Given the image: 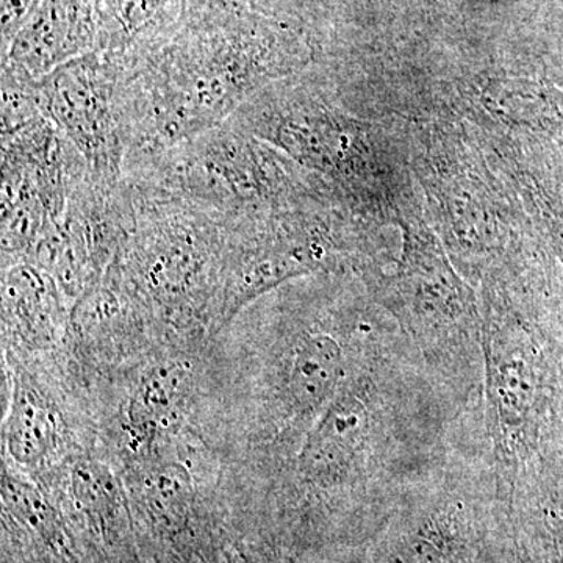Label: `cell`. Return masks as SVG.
Listing matches in <instances>:
<instances>
[{
    "label": "cell",
    "mask_w": 563,
    "mask_h": 563,
    "mask_svg": "<svg viewBox=\"0 0 563 563\" xmlns=\"http://www.w3.org/2000/svg\"><path fill=\"white\" fill-rule=\"evenodd\" d=\"M69 317V303L46 269L32 262L2 266L3 355L63 365Z\"/></svg>",
    "instance_id": "4fadbf2b"
},
{
    "label": "cell",
    "mask_w": 563,
    "mask_h": 563,
    "mask_svg": "<svg viewBox=\"0 0 563 563\" xmlns=\"http://www.w3.org/2000/svg\"><path fill=\"white\" fill-rule=\"evenodd\" d=\"M417 173L431 207V228L465 279L483 280L521 246L483 169L457 143L433 141Z\"/></svg>",
    "instance_id": "30bf717a"
},
{
    "label": "cell",
    "mask_w": 563,
    "mask_h": 563,
    "mask_svg": "<svg viewBox=\"0 0 563 563\" xmlns=\"http://www.w3.org/2000/svg\"><path fill=\"white\" fill-rule=\"evenodd\" d=\"M385 318L369 288L298 303L280 287L251 303L218 336L235 366L207 363L202 420L221 413L202 431L229 472L276 483Z\"/></svg>",
    "instance_id": "6da1fadb"
},
{
    "label": "cell",
    "mask_w": 563,
    "mask_h": 563,
    "mask_svg": "<svg viewBox=\"0 0 563 563\" xmlns=\"http://www.w3.org/2000/svg\"><path fill=\"white\" fill-rule=\"evenodd\" d=\"M124 63L96 51L58 66L35 81L41 113L62 132L102 180L124 179L128 158L121 87Z\"/></svg>",
    "instance_id": "8fae6325"
},
{
    "label": "cell",
    "mask_w": 563,
    "mask_h": 563,
    "mask_svg": "<svg viewBox=\"0 0 563 563\" xmlns=\"http://www.w3.org/2000/svg\"><path fill=\"white\" fill-rule=\"evenodd\" d=\"M309 58L295 32L239 3L192 7L172 32L122 60L125 162L224 124Z\"/></svg>",
    "instance_id": "7a4b0ae2"
},
{
    "label": "cell",
    "mask_w": 563,
    "mask_h": 563,
    "mask_svg": "<svg viewBox=\"0 0 563 563\" xmlns=\"http://www.w3.org/2000/svg\"><path fill=\"white\" fill-rule=\"evenodd\" d=\"M481 98L496 120L563 147V88L554 81L495 79L485 84Z\"/></svg>",
    "instance_id": "9a60e30c"
},
{
    "label": "cell",
    "mask_w": 563,
    "mask_h": 563,
    "mask_svg": "<svg viewBox=\"0 0 563 563\" xmlns=\"http://www.w3.org/2000/svg\"><path fill=\"white\" fill-rule=\"evenodd\" d=\"M395 272L363 279L437 380L463 402L483 407L481 299L437 233L415 213L399 218Z\"/></svg>",
    "instance_id": "8992f818"
},
{
    "label": "cell",
    "mask_w": 563,
    "mask_h": 563,
    "mask_svg": "<svg viewBox=\"0 0 563 563\" xmlns=\"http://www.w3.org/2000/svg\"><path fill=\"white\" fill-rule=\"evenodd\" d=\"M9 401L3 465L47 488L70 459L98 448V429L79 393L57 366L3 355Z\"/></svg>",
    "instance_id": "ba28073f"
},
{
    "label": "cell",
    "mask_w": 563,
    "mask_h": 563,
    "mask_svg": "<svg viewBox=\"0 0 563 563\" xmlns=\"http://www.w3.org/2000/svg\"><path fill=\"white\" fill-rule=\"evenodd\" d=\"M41 0H2V47L10 46L11 41L21 31L22 25L32 16Z\"/></svg>",
    "instance_id": "2e32d148"
},
{
    "label": "cell",
    "mask_w": 563,
    "mask_h": 563,
    "mask_svg": "<svg viewBox=\"0 0 563 563\" xmlns=\"http://www.w3.org/2000/svg\"><path fill=\"white\" fill-rule=\"evenodd\" d=\"M87 173L79 152L44 114L2 132V266L33 261Z\"/></svg>",
    "instance_id": "9c48e42d"
},
{
    "label": "cell",
    "mask_w": 563,
    "mask_h": 563,
    "mask_svg": "<svg viewBox=\"0 0 563 563\" xmlns=\"http://www.w3.org/2000/svg\"><path fill=\"white\" fill-rule=\"evenodd\" d=\"M101 49V0H41L2 52V76L35 84L73 58Z\"/></svg>",
    "instance_id": "5bb4252c"
},
{
    "label": "cell",
    "mask_w": 563,
    "mask_h": 563,
    "mask_svg": "<svg viewBox=\"0 0 563 563\" xmlns=\"http://www.w3.org/2000/svg\"><path fill=\"white\" fill-rule=\"evenodd\" d=\"M128 187L133 225L106 274L143 314L161 350H207L213 343L224 224L188 203Z\"/></svg>",
    "instance_id": "3957f363"
},
{
    "label": "cell",
    "mask_w": 563,
    "mask_h": 563,
    "mask_svg": "<svg viewBox=\"0 0 563 563\" xmlns=\"http://www.w3.org/2000/svg\"><path fill=\"white\" fill-rule=\"evenodd\" d=\"M136 190L188 203L222 224L343 203L320 177L229 120L154 154L129 158Z\"/></svg>",
    "instance_id": "277c9868"
},
{
    "label": "cell",
    "mask_w": 563,
    "mask_h": 563,
    "mask_svg": "<svg viewBox=\"0 0 563 563\" xmlns=\"http://www.w3.org/2000/svg\"><path fill=\"white\" fill-rule=\"evenodd\" d=\"M231 121L320 177L346 206L362 201L373 185L376 155L368 129L313 85L291 77L268 85Z\"/></svg>",
    "instance_id": "52a82bcc"
},
{
    "label": "cell",
    "mask_w": 563,
    "mask_h": 563,
    "mask_svg": "<svg viewBox=\"0 0 563 563\" xmlns=\"http://www.w3.org/2000/svg\"><path fill=\"white\" fill-rule=\"evenodd\" d=\"M133 217L135 206L124 179L102 180L87 173L70 195L62 224L40 243L32 263L54 277L73 307L109 272L131 233Z\"/></svg>",
    "instance_id": "7c38bea8"
},
{
    "label": "cell",
    "mask_w": 563,
    "mask_h": 563,
    "mask_svg": "<svg viewBox=\"0 0 563 563\" xmlns=\"http://www.w3.org/2000/svg\"><path fill=\"white\" fill-rule=\"evenodd\" d=\"M481 287L485 440L499 499L512 506L536 479L550 365L528 302L523 257L485 274Z\"/></svg>",
    "instance_id": "5b68a950"
}]
</instances>
